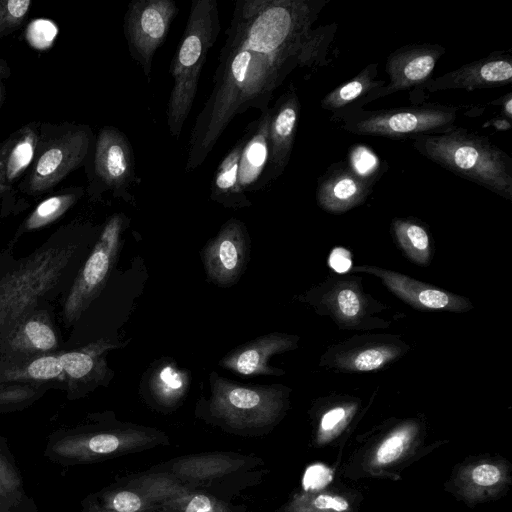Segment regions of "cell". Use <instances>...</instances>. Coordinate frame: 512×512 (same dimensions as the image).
<instances>
[{
  "mask_svg": "<svg viewBox=\"0 0 512 512\" xmlns=\"http://www.w3.org/2000/svg\"><path fill=\"white\" fill-rule=\"evenodd\" d=\"M329 0H238L225 31L213 86L192 128L186 173L199 168L231 121L269 108L297 67L313 24Z\"/></svg>",
  "mask_w": 512,
  "mask_h": 512,
  "instance_id": "1",
  "label": "cell"
},
{
  "mask_svg": "<svg viewBox=\"0 0 512 512\" xmlns=\"http://www.w3.org/2000/svg\"><path fill=\"white\" fill-rule=\"evenodd\" d=\"M413 147L455 175L512 199V160L487 137L462 127L417 136Z\"/></svg>",
  "mask_w": 512,
  "mask_h": 512,
  "instance_id": "2",
  "label": "cell"
},
{
  "mask_svg": "<svg viewBox=\"0 0 512 512\" xmlns=\"http://www.w3.org/2000/svg\"><path fill=\"white\" fill-rule=\"evenodd\" d=\"M221 30L216 0H193L186 26L174 53L169 72L173 84L166 118L169 132L178 139L196 98L208 51Z\"/></svg>",
  "mask_w": 512,
  "mask_h": 512,
  "instance_id": "3",
  "label": "cell"
},
{
  "mask_svg": "<svg viewBox=\"0 0 512 512\" xmlns=\"http://www.w3.org/2000/svg\"><path fill=\"white\" fill-rule=\"evenodd\" d=\"M78 245L45 244L0 278V342L63 280Z\"/></svg>",
  "mask_w": 512,
  "mask_h": 512,
  "instance_id": "4",
  "label": "cell"
},
{
  "mask_svg": "<svg viewBox=\"0 0 512 512\" xmlns=\"http://www.w3.org/2000/svg\"><path fill=\"white\" fill-rule=\"evenodd\" d=\"M458 113L456 106L425 104L374 111L359 109L332 120L341 122L340 127L353 134L412 139L453 128Z\"/></svg>",
  "mask_w": 512,
  "mask_h": 512,
  "instance_id": "5",
  "label": "cell"
},
{
  "mask_svg": "<svg viewBox=\"0 0 512 512\" xmlns=\"http://www.w3.org/2000/svg\"><path fill=\"white\" fill-rule=\"evenodd\" d=\"M210 382V410L233 428L266 427L273 424L284 409L282 386H242L216 373L211 375Z\"/></svg>",
  "mask_w": 512,
  "mask_h": 512,
  "instance_id": "6",
  "label": "cell"
},
{
  "mask_svg": "<svg viewBox=\"0 0 512 512\" xmlns=\"http://www.w3.org/2000/svg\"><path fill=\"white\" fill-rule=\"evenodd\" d=\"M424 432L415 421L399 424L376 440L365 444L351 456L343 473L358 479L390 477L415 459L424 449Z\"/></svg>",
  "mask_w": 512,
  "mask_h": 512,
  "instance_id": "7",
  "label": "cell"
},
{
  "mask_svg": "<svg viewBox=\"0 0 512 512\" xmlns=\"http://www.w3.org/2000/svg\"><path fill=\"white\" fill-rule=\"evenodd\" d=\"M126 217L113 214L76 275L63 306L67 325L74 324L103 289L116 262Z\"/></svg>",
  "mask_w": 512,
  "mask_h": 512,
  "instance_id": "8",
  "label": "cell"
},
{
  "mask_svg": "<svg viewBox=\"0 0 512 512\" xmlns=\"http://www.w3.org/2000/svg\"><path fill=\"white\" fill-rule=\"evenodd\" d=\"M178 14L173 0H135L128 4L123 30L131 58L151 80L153 58Z\"/></svg>",
  "mask_w": 512,
  "mask_h": 512,
  "instance_id": "9",
  "label": "cell"
},
{
  "mask_svg": "<svg viewBox=\"0 0 512 512\" xmlns=\"http://www.w3.org/2000/svg\"><path fill=\"white\" fill-rule=\"evenodd\" d=\"M512 484V466L500 456H474L455 466L445 489L469 507L504 496Z\"/></svg>",
  "mask_w": 512,
  "mask_h": 512,
  "instance_id": "10",
  "label": "cell"
},
{
  "mask_svg": "<svg viewBox=\"0 0 512 512\" xmlns=\"http://www.w3.org/2000/svg\"><path fill=\"white\" fill-rule=\"evenodd\" d=\"M90 143L91 132L87 126L69 129L49 142L33 166L29 192L42 193L58 184L84 161Z\"/></svg>",
  "mask_w": 512,
  "mask_h": 512,
  "instance_id": "11",
  "label": "cell"
},
{
  "mask_svg": "<svg viewBox=\"0 0 512 512\" xmlns=\"http://www.w3.org/2000/svg\"><path fill=\"white\" fill-rule=\"evenodd\" d=\"M94 172L100 184L118 197L130 201L129 189L139 180L135 156L127 136L113 126L103 127L97 136Z\"/></svg>",
  "mask_w": 512,
  "mask_h": 512,
  "instance_id": "12",
  "label": "cell"
},
{
  "mask_svg": "<svg viewBox=\"0 0 512 512\" xmlns=\"http://www.w3.org/2000/svg\"><path fill=\"white\" fill-rule=\"evenodd\" d=\"M439 44H409L393 51L386 61L389 81L380 89L371 91L361 107L381 97L420 87L431 79L438 60L445 54Z\"/></svg>",
  "mask_w": 512,
  "mask_h": 512,
  "instance_id": "13",
  "label": "cell"
},
{
  "mask_svg": "<svg viewBox=\"0 0 512 512\" xmlns=\"http://www.w3.org/2000/svg\"><path fill=\"white\" fill-rule=\"evenodd\" d=\"M248 235L243 222L230 219L203 249V263L208 278L218 286L233 285L245 269Z\"/></svg>",
  "mask_w": 512,
  "mask_h": 512,
  "instance_id": "14",
  "label": "cell"
},
{
  "mask_svg": "<svg viewBox=\"0 0 512 512\" xmlns=\"http://www.w3.org/2000/svg\"><path fill=\"white\" fill-rule=\"evenodd\" d=\"M156 440L154 433L143 429L102 431L67 436L57 441L52 451L64 458L89 460L137 450Z\"/></svg>",
  "mask_w": 512,
  "mask_h": 512,
  "instance_id": "15",
  "label": "cell"
},
{
  "mask_svg": "<svg viewBox=\"0 0 512 512\" xmlns=\"http://www.w3.org/2000/svg\"><path fill=\"white\" fill-rule=\"evenodd\" d=\"M512 81V58L505 52H494L485 58L462 65L420 86L430 92L493 88Z\"/></svg>",
  "mask_w": 512,
  "mask_h": 512,
  "instance_id": "16",
  "label": "cell"
},
{
  "mask_svg": "<svg viewBox=\"0 0 512 512\" xmlns=\"http://www.w3.org/2000/svg\"><path fill=\"white\" fill-rule=\"evenodd\" d=\"M300 116V102L291 83L272 106L269 124V165L265 177L266 186L285 171L293 150Z\"/></svg>",
  "mask_w": 512,
  "mask_h": 512,
  "instance_id": "17",
  "label": "cell"
},
{
  "mask_svg": "<svg viewBox=\"0 0 512 512\" xmlns=\"http://www.w3.org/2000/svg\"><path fill=\"white\" fill-rule=\"evenodd\" d=\"M352 270L379 277L395 295L417 309L464 312L471 307L469 301L463 297L394 271L373 266H357Z\"/></svg>",
  "mask_w": 512,
  "mask_h": 512,
  "instance_id": "18",
  "label": "cell"
},
{
  "mask_svg": "<svg viewBox=\"0 0 512 512\" xmlns=\"http://www.w3.org/2000/svg\"><path fill=\"white\" fill-rule=\"evenodd\" d=\"M58 337L46 310L35 309L0 342V363L55 352Z\"/></svg>",
  "mask_w": 512,
  "mask_h": 512,
  "instance_id": "19",
  "label": "cell"
},
{
  "mask_svg": "<svg viewBox=\"0 0 512 512\" xmlns=\"http://www.w3.org/2000/svg\"><path fill=\"white\" fill-rule=\"evenodd\" d=\"M272 107L245 128V143L238 168V188L245 194L266 186L265 177L269 165V124Z\"/></svg>",
  "mask_w": 512,
  "mask_h": 512,
  "instance_id": "20",
  "label": "cell"
},
{
  "mask_svg": "<svg viewBox=\"0 0 512 512\" xmlns=\"http://www.w3.org/2000/svg\"><path fill=\"white\" fill-rule=\"evenodd\" d=\"M373 186L356 177L341 161L332 164L319 177L316 191L318 205L327 212L343 213L362 204Z\"/></svg>",
  "mask_w": 512,
  "mask_h": 512,
  "instance_id": "21",
  "label": "cell"
},
{
  "mask_svg": "<svg viewBox=\"0 0 512 512\" xmlns=\"http://www.w3.org/2000/svg\"><path fill=\"white\" fill-rule=\"evenodd\" d=\"M296 341L295 337L282 333L266 334L237 347L219 364L245 376L282 374V370L269 365V359L277 353L293 349Z\"/></svg>",
  "mask_w": 512,
  "mask_h": 512,
  "instance_id": "22",
  "label": "cell"
},
{
  "mask_svg": "<svg viewBox=\"0 0 512 512\" xmlns=\"http://www.w3.org/2000/svg\"><path fill=\"white\" fill-rule=\"evenodd\" d=\"M378 63L365 66L349 81L335 87L320 101V106L332 112L331 120L341 115L362 109V100L373 90L382 88L386 82L378 79Z\"/></svg>",
  "mask_w": 512,
  "mask_h": 512,
  "instance_id": "23",
  "label": "cell"
},
{
  "mask_svg": "<svg viewBox=\"0 0 512 512\" xmlns=\"http://www.w3.org/2000/svg\"><path fill=\"white\" fill-rule=\"evenodd\" d=\"M117 346L110 340L100 339L76 350L60 352L64 380L69 387L101 379L107 372L104 355Z\"/></svg>",
  "mask_w": 512,
  "mask_h": 512,
  "instance_id": "24",
  "label": "cell"
},
{
  "mask_svg": "<svg viewBox=\"0 0 512 512\" xmlns=\"http://www.w3.org/2000/svg\"><path fill=\"white\" fill-rule=\"evenodd\" d=\"M38 132L28 124L0 144V185L10 186L29 167L38 146Z\"/></svg>",
  "mask_w": 512,
  "mask_h": 512,
  "instance_id": "25",
  "label": "cell"
},
{
  "mask_svg": "<svg viewBox=\"0 0 512 512\" xmlns=\"http://www.w3.org/2000/svg\"><path fill=\"white\" fill-rule=\"evenodd\" d=\"M245 138V133H243L219 163L211 181V199L227 208L237 209L251 206V202L239 190L237 184L239 161Z\"/></svg>",
  "mask_w": 512,
  "mask_h": 512,
  "instance_id": "26",
  "label": "cell"
},
{
  "mask_svg": "<svg viewBox=\"0 0 512 512\" xmlns=\"http://www.w3.org/2000/svg\"><path fill=\"white\" fill-rule=\"evenodd\" d=\"M244 459L223 453H209L177 459L171 472L179 481H205L238 470Z\"/></svg>",
  "mask_w": 512,
  "mask_h": 512,
  "instance_id": "27",
  "label": "cell"
},
{
  "mask_svg": "<svg viewBox=\"0 0 512 512\" xmlns=\"http://www.w3.org/2000/svg\"><path fill=\"white\" fill-rule=\"evenodd\" d=\"M64 379L60 352L0 363V383L13 381L47 382Z\"/></svg>",
  "mask_w": 512,
  "mask_h": 512,
  "instance_id": "28",
  "label": "cell"
},
{
  "mask_svg": "<svg viewBox=\"0 0 512 512\" xmlns=\"http://www.w3.org/2000/svg\"><path fill=\"white\" fill-rule=\"evenodd\" d=\"M352 494L328 487L315 492L296 494L284 507V512H357Z\"/></svg>",
  "mask_w": 512,
  "mask_h": 512,
  "instance_id": "29",
  "label": "cell"
},
{
  "mask_svg": "<svg viewBox=\"0 0 512 512\" xmlns=\"http://www.w3.org/2000/svg\"><path fill=\"white\" fill-rule=\"evenodd\" d=\"M128 487L138 493L154 509L189 489L170 473H154L133 479Z\"/></svg>",
  "mask_w": 512,
  "mask_h": 512,
  "instance_id": "30",
  "label": "cell"
},
{
  "mask_svg": "<svg viewBox=\"0 0 512 512\" xmlns=\"http://www.w3.org/2000/svg\"><path fill=\"white\" fill-rule=\"evenodd\" d=\"M398 354V347L390 344L370 345L343 354L336 363L346 371H372L381 368Z\"/></svg>",
  "mask_w": 512,
  "mask_h": 512,
  "instance_id": "31",
  "label": "cell"
},
{
  "mask_svg": "<svg viewBox=\"0 0 512 512\" xmlns=\"http://www.w3.org/2000/svg\"><path fill=\"white\" fill-rule=\"evenodd\" d=\"M395 236L408 257L421 265L430 261L431 247L427 231L410 219H395L393 221Z\"/></svg>",
  "mask_w": 512,
  "mask_h": 512,
  "instance_id": "32",
  "label": "cell"
},
{
  "mask_svg": "<svg viewBox=\"0 0 512 512\" xmlns=\"http://www.w3.org/2000/svg\"><path fill=\"white\" fill-rule=\"evenodd\" d=\"M188 388V374L174 365L160 367L151 378V390L158 402L171 406Z\"/></svg>",
  "mask_w": 512,
  "mask_h": 512,
  "instance_id": "33",
  "label": "cell"
},
{
  "mask_svg": "<svg viewBox=\"0 0 512 512\" xmlns=\"http://www.w3.org/2000/svg\"><path fill=\"white\" fill-rule=\"evenodd\" d=\"M328 308L344 324H354L365 311V300L352 284H341L328 295Z\"/></svg>",
  "mask_w": 512,
  "mask_h": 512,
  "instance_id": "34",
  "label": "cell"
},
{
  "mask_svg": "<svg viewBox=\"0 0 512 512\" xmlns=\"http://www.w3.org/2000/svg\"><path fill=\"white\" fill-rule=\"evenodd\" d=\"M345 163L356 177L372 186L385 170L379 156L362 143L350 147Z\"/></svg>",
  "mask_w": 512,
  "mask_h": 512,
  "instance_id": "35",
  "label": "cell"
},
{
  "mask_svg": "<svg viewBox=\"0 0 512 512\" xmlns=\"http://www.w3.org/2000/svg\"><path fill=\"white\" fill-rule=\"evenodd\" d=\"M77 200L76 193L49 197L42 201L24 223L25 231L43 228L60 218Z\"/></svg>",
  "mask_w": 512,
  "mask_h": 512,
  "instance_id": "36",
  "label": "cell"
},
{
  "mask_svg": "<svg viewBox=\"0 0 512 512\" xmlns=\"http://www.w3.org/2000/svg\"><path fill=\"white\" fill-rule=\"evenodd\" d=\"M159 509L162 512H230L228 506L215 497L190 490L164 501Z\"/></svg>",
  "mask_w": 512,
  "mask_h": 512,
  "instance_id": "37",
  "label": "cell"
},
{
  "mask_svg": "<svg viewBox=\"0 0 512 512\" xmlns=\"http://www.w3.org/2000/svg\"><path fill=\"white\" fill-rule=\"evenodd\" d=\"M352 406H336L326 411L320 419L316 440L320 445L335 439L352 417Z\"/></svg>",
  "mask_w": 512,
  "mask_h": 512,
  "instance_id": "38",
  "label": "cell"
},
{
  "mask_svg": "<svg viewBox=\"0 0 512 512\" xmlns=\"http://www.w3.org/2000/svg\"><path fill=\"white\" fill-rule=\"evenodd\" d=\"M31 1L0 0V37L11 33L24 21Z\"/></svg>",
  "mask_w": 512,
  "mask_h": 512,
  "instance_id": "39",
  "label": "cell"
},
{
  "mask_svg": "<svg viewBox=\"0 0 512 512\" xmlns=\"http://www.w3.org/2000/svg\"><path fill=\"white\" fill-rule=\"evenodd\" d=\"M333 480V471L324 464H314L307 468L303 476V488L307 492L320 491Z\"/></svg>",
  "mask_w": 512,
  "mask_h": 512,
  "instance_id": "40",
  "label": "cell"
},
{
  "mask_svg": "<svg viewBox=\"0 0 512 512\" xmlns=\"http://www.w3.org/2000/svg\"><path fill=\"white\" fill-rule=\"evenodd\" d=\"M20 479L13 467L0 454V497H8L17 492Z\"/></svg>",
  "mask_w": 512,
  "mask_h": 512,
  "instance_id": "41",
  "label": "cell"
},
{
  "mask_svg": "<svg viewBox=\"0 0 512 512\" xmlns=\"http://www.w3.org/2000/svg\"><path fill=\"white\" fill-rule=\"evenodd\" d=\"M52 30H56V27L47 21L37 20L34 22L28 29V39L31 45L45 47L57 34V32L47 33Z\"/></svg>",
  "mask_w": 512,
  "mask_h": 512,
  "instance_id": "42",
  "label": "cell"
},
{
  "mask_svg": "<svg viewBox=\"0 0 512 512\" xmlns=\"http://www.w3.org/2000/svg\"><path fill=\"white\" fill-rule=\"evenodd\" d=\"M328 264L337 273H345L352 267L350 251L343 247L334 248L328 258Z\"/></svg>",
  "mask_w": 512,
  "mask_h": 512,
  "instance_id": "43",
  "label": "cell"
},
{
  "mask_svg": "<svg viewBox=\"0 0 512 512\" xmlns=\"http://www.w3.org/2000/svg\"><path fill=\"white\" fill-rule=\"evenodd\" d=\"M29 386L7 387L0 390V402H19L33 394Z\"/></svg>",
  "mask_w": 512,
  "mask_h": 512,
  "instance_id": "44",
  "label": "cell"
},
{
  "mask_svg": "<svg viewBox=\"0 0 512 512\" xmlns=\"http://www.w3.org/2000/svg\"><path fill=\"white\" fill-rule=\"evenodd\" d=\"M502 107V113L506 119L511 120L512 118V94L508 93L504 95L503 102L500 103Z\"/></svg>",
  "mask_w": 512,
  "mask_h": 512,
  "instance_id": "45",
  "label": "cell"
},
{
  "mask_svg": "<svg viewBox=\"0 0 512 512\" xmlns=\"http://www.w3.org/2000/svg\"><path fill=\"white\" fill-rule=\"evenodd\" d=\"M491 125L498 130H508L511 128L510 120L506 118L493 119Z\"/></svg>",
  "mask_w": 512,
  "mask_h": 512,
  "instance_id": "46",
  "label": "cell"
},
{
  "mask_svg": "<svg viewBox=\"0 0 512 512\" xmlns=\"http://www.w3.org/2000/svg\"><path fill=\"white\" fill-rule=\"evenodd\" d=\"M9 189H10V186L0 185V196L3 195L4 193L8 192Z\"/></svg>",
  "mask_w": 512,
  "mask_h": 512,
  "instance_id": "47",
  "label": "cell"
},
{
  "mask_svg": "<svg viewBox=\"0 0 512 512\" xmlns=\"http://www.w3.org/2000/svg\"><path fill=\"white\" fill-rule=\"evenodd\" d=\"M92 512H114V511H110V510H97V511H92ZM148 512H162L160 509H157V510H153V511H148Z\"/></svg>",
  "mask_w": 512,
  "mask_h": 512,
  "instance_id": "48",
  "label": "cell"
},
{
  "mask_svg": "<svg viewBox=\"0 0 512 512\" xmlns=\"http://www.w3.org/2000/svg\"><path fill=\"white\" fill-rule=\"evenodd\" d=\"M2 99H3V85L0 81V105H1Z\"/></svg>",
  "mask_w": 512,
  "mask_h": 512,
  "instance_id": "49",
  "label": "cell"
}]
</instances>
